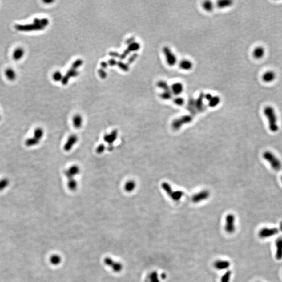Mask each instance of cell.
<instances>
[{
	"instance_id": "1",
	"label": "cell",
	"mask_w": 282,
	"mask_h": 282,
	"mask_svg": "<svg viewBox=\"0 0 282 282\" xmlns=\"http://www.w3.org/2000/svg\"><path fill=\"white\" fill-rule=\"evenodd\" d=\"M263 112L268 120V127L270 131L272 132H276L279 130V126L277 124V117L273 108L271 106H267L264 109Z\"/></svg>"
},
{
	"instance_id": "2",
	"label": "cell",
	"mask_w": 282,
	"mask_h": 282,
	"mask_svg": "<svg viewBox=\"0 0 282 282\" xmlns=\"http://www.w3.org/2000/svg\"><path fill=\"white\" fill-rule=\"evenodd\" d=\"M263 157L267 162H268L271 168L274 170L279 171L282 169V163L279 158L272 152L265 151L263 153Z\"/></svg>"
},
{
	"instance_id": "3",
	"label": "cell",
	"mask_w": 282,
	"mask_h": 282,
	"mask_svg": "<svg viewBox=\"0 0 282 282\" xmlns=\"http://www.w3.org/2000/svg\"><path fill=\"white\" fill-rule=\"evenodd\" d=\"M163 52L165 57L166 63L169 66H174L177 63V57L169 46H164L163 48Z\"/></svg>"
},
{
	"instance_id": "4",
	"label": "cell",
	"mask_w": 282,
	"mask_h": 282,
	"mask_svg": "<svg viewBox=\"0 0 282 282\" xmlns=\"http://www.w3.org/2000/svg\"><path fill=\"white\" fill-rule=\"evenodd\" d=\"M15 28L17 30L20 31H39L43 30L45 27L41 25L33 22L32 24L26 25H16Z\"/></svg>"
},
{
	"instance_id": "5",
	"label": "cell",
	"mask_w": 282,
	"mask_h": 282,
	"mask_svg": "<svg viewBox=\"0 0 282 282\" xmlns=\"http://www.w3.org/2000/svg\"><path fill=\"white\" fill-rule=\"evenodd\" d=\"M162 187H163V189L166 192L167 195H168L170 198H171L173 200L175 201H179V199H180L181 198H182V196H183V195L184 194L182 191H172V190L171 189V188L170 187V186H169V184L166 183H163L162 184Z\"/></svg>"
},
{
	"instance_id": "6",
	"label": "cell",
	"mask_w": 282,
	"mask_h": 282,
	"mask_svg": "<svg viewBox=\"0 0 282 282\" xmlns=\"http://www.w3.org/2000/svg\"><path fill=\"white\" fill-rule=\"evenodd\" d=\"M235 217L232 214H229L226 217L225 230L227 233L232 234L235 231Z\"/></svg>"
},
{
	"instance_id": "7",
	"label": "cell",
	"mask_w": 282,
	"mask_h": 282,
	"mask_svg": "<svg viewBox=\"0 0 282 282\" xmlns=\"http://www.w3.org/2000/svg\"><path fill=\"white\" fill-rule=\"evenodd\" d=\"M193 120V117L191 115H186L181 117L178 119H175L172 122V127L174 129L178 130L181 127L182 125L191 122Z\"/></svg>"
},
{
	"instance_id": "8",
	"label": "cell",
	"mask_w": 282,
	"mask_h": 282,
	"mask_svg": "<svg viewBox=\"0 0 282 282\" xmlns=\"http://www.w3.org/2000/svg\"><path fill=\"white\" fill-rule=\"evenodd\" d=\"M118 135V131L117 130H114L111 132L109 134H105L103 136L104 141L109 145V151L113 150L114 147L112 146V144L117 139Z\"/></svg>"
},
{
	"instance_id": "9",
	"label": "cell",
	"mask_w": 282,
	"mask_h": 282,
	"mask_svg": "<svg viewBox=\"0 0 282 282\" xmlns=\"http://www.w3.org/2000/svg\"><path fill=\"white\" fill-rule=\"evenodd\" d=\"M279 232V229L277 228H263L260 230L259 232V236L261 238L270 237L276 235Z\"/></svg>"
},
{
	"instance_id": "10",
	"label": "cell",
	"mask_w": 282,
	"mask_h": 282,
	"mask_svg": "<svg viewBox=\"0 0 282 282\" xmlns=\"http://www.w3.org/2000/svg\"><path fill=\"white\" fill-rule=\"evenodd\" d=\"M80 172V168L78 165H73L68 169L66 170L65 175L68 180H73L76 175H78Z\"/></svg>"
},
{
	"instance_id": "11",
	"label": "cell",
	"mask_w": 282,
	"mask_h": 282,
	"mask_svg": "<svg viewBox=\"0 0 282 282\" xmlns=\"http://www.w3.org/2000/svg\"><path fill=\"white\" fill-rule=\"evenodd\" d=\"M78 137L76 135L72 134L69 136L66 142L64 145V149L66 151H70L72 149L74 145L78 142Z\"/></svg>"
},
{
	"instance_id": "12",
	"label": "cell",
	"mask_w": 282,
	"mask_h": 282,
	"mask_svg": "<svg viewBox=\"0 0 282 282\" xmlns=\"http://www.w3.org/2000/svg\"><path fill=\"white\" fill-rule=\"evenodd\" d=\"M170 91L175 96L181 95L184 91V85L181 82H175L170 86Z\"/></svg>"
},
{
	"instance_id": "13",
	"label": "cell",
	"mask_w": 282,
	"mask_h": 282,
	"mask_svg": "<svg viewBox=\"0 0 282 282\" xmlns=\"http://www.w3.org/2000/svg\"><path fill=\"white\" fill-rule=\"evenodd\" d=\"M204 94L201 92L197 99H195V107L196 111L201 112L204 110Z\"/></svg>"
},
{
	"instance_id": "14",
	"label": "cell",
	"mask_w": 282,
	"mask_h": 282,
	"mask_svg": "<svg viewBox=\"0 0 282 282\" xmlns=\"http://www.w3.org/2000/svg\"><path fill=\"white\" fill-rule=\"evenodd\" d=\"M210 196V193L207 191H203L200 192L198 194L195 195L192 198L193 202L195 203H198L202 201L203 200L206 199Z\"/></svg>"
},
{
	"instance_id": "15",
	"label": "cell",
	"mask_w": 282,
	"mask_h": 282,
	"mask_svg": "<svg viewBox=\"0 0 282 282\" xmlns=\"http://www.w3.org/2000/svg\"><path fill=\"white\" fill-rule=\"evenodd\" d=\"M214 266L217 270H227L231 266V263L226 260H217L214 263Z\"/></svg>"
},
{
	"instance_id": "16",
	"label": "cell",
	"mask_w": 282,
	"mask_h": 282,
	"mask_svg": "<svg viewBox=\"0 0 282 282\" xmlns=\"http://www.w3.org/2000/svg\"><path fill=\"white\" fill-rule=\"evenodd\" d=\"M179 66L183 70L189 71L193 69V63L191 60L185 58L181 60L180 62H179Z\"/></svg>"
},
{
	"instance_id": "17",
	"label": "cell",
	"mask_w": 282,
	"mask_h": 282,
	"mask_svg": "<svg viewBox=\"0 0 282 282\" xmlns=\"http://www.w3.org/2000/svg\"><path fill=\"white\" fill-rule=\"evenodd\" d=\"M276 78L275 73L272 70H268L264 73L262 75V80L265 83H271Z\"/></svg>"
},
{
	"instance_id": "18",
	"label": "cell",
	"mask_w": 282,
	"mask_h": 282,
	"mask_svg": "<svg viewBox=\"0 0 282 282\" xmlns=\"http://www.w3.org/2000/svg\"><path fill=\"white\" fill-rule=\"evenodd\" d=\"M275 245L276 247V257L278 260H280L282 258V237L279 238L276 240Z\"/></svg>"
},
{
	"instance_id": "19",
	"label": "cell",
	"mask_w": 282,
	"mask_h": 282,
	"mask_svg": "<svg viewBox=\"0 0 282 282\" xmlns=\"http://www.w3.org/2000/svg\"><path fill=\"white\" fill-rule=\"evenodd\" d=\"M265 54V49L262 46H257L253 50L252 55L255 58L260 59L263 58Z\"/></svg>"
},
{
	"instance_id": "20",
	"label": "cell",
	"mask_w": 282,
	"mask_h": 282,
	"mask_svg": "<svg viewBox=\"0 0 282 282\" xmlns=\"http://www.w3.org/2000/svg\"><path fill=\"white\" fill-rule=\"evenodd\" d=\"M233 5V1L231 0H220L216 2L217 7L220 9L231 7Z\"/></svg>"
},
{
	"instance_id": "21",
	"label": "cell",
	"mask_w": 282,
	"mask_h": 282,
	"mask_svg": "<svg viewBox=\"0 0 282 282\" xmlns=\"http://www.w3.org/2000/svg\"><path fill=\"white\" fill-rule=\"evenodd\" d=\"M73 123L75 128L80 129L83 124V119L82 116L79 115H75L73 119Z\"/></svg>"
},
{
	"instance_id": "22",
	"label": "cell",
	"mask_w": 282,
	"mask_h": 282,
	"mask_svg": "<svg viewBox=\"0 0 282 282\" xmlns=\"http://www.w3.org/2000/svg\"><path fill=\"white\" fill-rule=\"evenodd\" d=\"M220 101H221V99H220V97L217 95H215V96L213 95L211 99L208 101V106L211 108L216 107L220 104Z\"/></svg>"
},
{
	"instance_id": "23",
	"label": "cell",
	"mask_w": 282,
	"mask_h": 282,
	"mask_svg": "<svg viewBox=\"0 0 282 282\" xmlns=\"http://www.w3.org/2000/svg\"><path fill=\"white\" fill-rule=\"evenodd\" d=\"M136 186V183L134 180H129L125 183L124 190L127 192H131L134 191Z\"/></svg>"
},
{
	"instance_id": "24",
	"label": "cell",
	"mask_w": 282,
	"mask_h": 282,
	"mask_svg": "<svg viewBox=\"0 0 282 282\" xmlns=\"http://www.w3.org/2000/svg\"><path fill=\"white\" fill-rule=\"evenodd\" d=\"M25 51L22 48H18L16 49L13 54V58L15 60H19L22 58L24 55Z\"/></svg>"
},
{
	"instance_id": "25",
	"label": "cell",
	"mask_w": 282,
	"mask_h": 282,
	"mask_svg": "<svg viewBox=\"0 0 282 282\" xmlns=\"http://www.w3.org/2000/svg\"><path fill=\"white\" fill-rule=\"evenodd\" d=\"M202 7L205 11L207 12H211L213 10L214 5L213 2L211 1H205L202 3Z\"/></svg>"
},
{
	"instance_id": "26",
	"label": "cell",
	"mask_w": 282,
	"mask_h": 282,
	"mask_svg": "<svg viewBox=\"0 0 282 282\" xmlns=\"http://www.w3.org/2000/svg\"><path fill=\"white\" fill-rule=\"evenodd\" d=\"M5 75L10 81H14L16 78V73L12 69H7L5 71Z\"/></svg>"
},
{
	"instance_id": "27",
	"label": "cell",
	"mask_w": 282,
	"mask_h": 282,
	"mask_svg": "<svg viewBox=\"0 0 282 282\" xmlns=\"http://www.w3.org/2000/svg\"><path fill=\"white\" fill-rule=\"evenodd\" d=\"M157 85L158 87L163 90V91H170V86L166 81H163V80L158 81L157 83Z\"/></svg>"
},
{
	"instance_id": "28",
	"label": "cell",
	"mask_w": 282,
	"mask_h": 282,
	"mask_svg": "<svg viewBox=\"0 0 282 282\" xmlns=\"http://www.w3.org/2000/svg\"><path fill=\"white\" fill-rule=\"evenodd\" d=\"M67 187L70 191H74L77 189L78 187V183L75 179L68 180L67 182Z\"/></svg>"
},
{
	"instance_id": "29",
	"label": "cell",
	"mask_w": 282,
	"mask_h": 282,
	"mask_svg": "<svg viewBox=\"0 0 282 282\" xmlns=\"http://www.w3.org/2000/svg\"><path fill=\"white\" fill-rule=\"evenodd\" d=\"M232 271L231 270H228L223 275L221 279L220 282H229L232 276Z\"/></svg>"
},
{
	"instance_id": "30",
	"label": "cell",
	"mask_w": 282,
	"mask_h": 282,
	"mask_svg": "<svg viewBox=\"0 0 282 282\" xmlns=\"http://www.w3.org/2000/svg\"><path fill=\"white\" fill-rule=\"evenodd\" d=\"M172 93L171 91H163V93L160 94V97L162 99L165 100H168L171 99L172 97Z\"/></svg>"
},
{
	"instance_id": "31",
	"label": "cell",
	"mask_w": 282,
	"mask_h": 282,
	"mask_svg": "<svg viewBox=\"0 0 282 282\" xmlns=\"http://www.w3.org/2000/svg\"><path fill=\"white\" fill-rule=\"evenodd\" d=\"M174 103L175 105L177 106H183L184 103V99L182 97H180L179 96L176 97L173 99Z\"/></svg>"
},
{
	"instance_id": "32",
	"label": "cell",
	"mask_w": 282,
	"mask_h": 282,
	"mask_svg": "<svg viewBox=\"0 0 282 282\" xmlns=\"http://www.w3.org/2000/svg\"><path fill=\"white\" fill-rule=\"evenodd\" d=\"M150 282H160L158 277V274L156 272H153L150 275Z\"/></svg>"
},
{
	"instance_id": "33",
	"label": "cell",
	"mask_w": 282,
	"mask_h": 282,
	"mask_svg": "<svg viewBox=\"0 0 282 282\" xmlns=\"http://www.w3.org/2000/svg\"><path fill=\"white\" fill-rule=\"evenodd\" d=\"M105 145L103 144H100L97 147L96 152L98 154H102L103 151H105Z\"/></svg>"
},
{
	"instance_id": "34",
	"label": "cell",
	"mask_w": 282,
	"mask_h": 282,
	"mask_svg": "<svg viewBox=\"0 0 282 282\" xmlns=\"http://www.w3.org/2000/svg\"><path fill=\"white\" fill-rule=\"evenodd\" d=\"M53 78H54V81H60L61 79V78H62V75L61 74L60 72H55L54 73V75H53Z\"/></svg>"
},
{
	"instance_id": "35",
	"label": "cell",
	"mask_w": 282,
	"mask_h": 282,
	"mask_svg": "<svg viewBox=\"0 0 282 282\" xmlns=\"http://www.w3.org/2000/svg\"><path fill=\"white\" fill-rule=\"evenodd\" d=\"M162 279H165L166 277V275L165 274V273L162 274Z\"/></svg>"
},
{
	"instance_id": "36",
	"label": "cell",
	"mask_w": 282,
	"mask_h": 282,
	"mask_svg": "<svg viewBox=\"0 0 282 282\" xmlns=\"http://www.w3.org/2000/svg\"><path fill=\"white\" fill-rule=\"evenodd\" d=\"M280 230L282 231V222L280 223Z\"/></svg>"
},
{
	"instance_id": "37",
	"label": "cell",
	"mask_w": 282,
	"mask_h": 282,
	"mask_svg": "<svg viewBox=\"0 0 282 282\" xmlns=\"http://www.w3.org/2000/svg\"><path fill=\"white\" fill-rule=\"evenodd\" d=\"M281 181H282V177H281Z\"/></svg>"
}]
</instances>
